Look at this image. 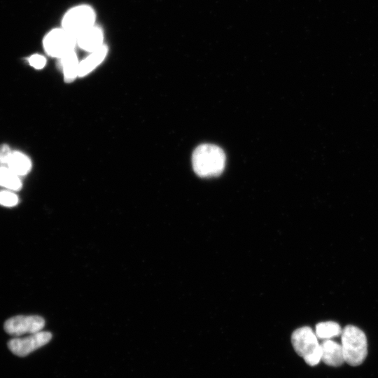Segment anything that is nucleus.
<instances>
[{
    "label": "nucleus",
    "instance_id": "obj_1",
    "mask_svg": "<svg viewBox=\"0 0 378 378\" xmlns=\"http://www.w3.org/2000/svg\"><path fill=\"white\" fill-rule=\"evenodd\" d=\"M194 172L200 177H212L222 173L225 165V155L218 146L204 144L198 146L192 157Z\"/></svg>",
    "mask_w": 378,
    "mask_h": 378
},
{
    "label": "nucleus",
    "instance_id": "obj_2",
    "mask_svg": "<svg viewBox=\"0 0 378 378\" xmlns=\"http://www.w3.org/2000/svg\"><path fill=\"white\" fill-rule=\"evenodd\" d=\"M341 342L345 362L351 366L362 364L368 354L365 332L357 326L347 325L342 329Z\"/></svg>",
    "mask_w": 378,
    "mask_h": 378
},
{
    "label": "nucleus",
    "instance_id": "obj_3",
    "mask_svg": "<svg viewBox=\"0 0 378 378\" xmlns=\"http://www.w3.org/2000/svg\"><path fill=\"white\" fill-rule=\"evenodd\" d=\"M291 343L296 353L309 365H316L321 361V344L310 327L302 326L294 330Z\"/></svg>",
    "mask_w": 378,
    "mask_h": 378
},
{
    "label": "nucleus",
    "instance_id": "obj_4",
    "mask_svg": "<svg viewBox=\"0 0 378 378\" xmlns=\"http://www.w3.org/2000/svg\"><path fill=\"white\" fill-rule=\"evenodd\" d=\"M76 44V36L63 28L52 30L43 40L46 52L59 58L73 51Z\"/></svg>",
    "mask_w": 378,
    "mask_h": 378
},
{
    "label": "nucleus",
    "instance_id": "obj_5",
    "mask_svg": "<svg viewBox=\"0 0 378 378\" xmlns=\"http://www.w3.org/2000/svg\"><path fill=\"white\" fill-rule=\"evenodd\" d=\"M95 14L88 6H79L69 10L62 20V27L76 36L94 26Z\"/></svg>",
    "mask_w": 378,
    "mask_h": 378
},
{
    "label": "nucleus",
    "instance_id": "obj_6",
    "mask_svg": "<svg viewBox=\"0 0 378 378\" xmlns=\"http://www.w3.org/2000/svg\"><path fill=\"white\" fill-rule=\"evenodd\" d=\"M51 339V332L41 330L23 338L16 337L9 340L8 347L13 354L24 357L48 344Z\"/></svg>",
    "mask_w": 378,
    "mask_h": 378
},
{
    "label": "nucleus",
    "instance_id": "obj_7",
    "mask_svg": "<svg viewBox=\"0 0 378 378\" xmlns=\"http://www.w3.org/2000/svg\"><path fill=\"white\" fill-rule=\"evenodd\" d=\"M45 321L40 316H16L8 318L4 323L5 331L13 336L39 332L44 327Z\"/></svg>",
    "mask_w": 378,
    "mask_h": 378
},
{
    "label": "nucleus",
    "instance_id": "obj_8",
    "mask_svg": "<svg viewBox=\"0 0 378 378\" xmlns=\"http://www.w3.org/2000/svg\"><path fill=\"white\" fill-rule=\"evenodd\" d=\"M321 360L329 366L339 367L345 362L342 345L331 340L321 344Z\"/></svg>",
    "mask_w": 378,
    "mask_h": 378
},
{
    "label": "nucleus",
    "instance_id": "obj_9",
    "mask_svg": "<svg viewBox=\"0 0 378 378\" xmlns=\"http://www.w3.org/2000/svg\"><path fill=\"white\" fill-rule=\"evenodd\" d=\"M103 32L92 26L76 36V44L87 51L93 52L103 46Z\"/></svg>",
    "mask_w": 378,
    "mask_h": 378
},
{
    "label": "nucleus",
    "instance_id": "obj_10",
    "mask_svg": "<svg viewBox=\"0 0 378 378\" xmlns=\"http://www.w3.org/2000/svg\"><path fill=\"white\" fill-rule=\"evenodd\" d=\"M108 52L106 46H102L79 62L78 76H84L92 71L105 58Z\"/></svg>",
    "mask_w": 378,
    "mask_h": 378
},
{
    "label": "nucleus",
    "instance_id": "obj_11",
    "mask_svg": "<svg viewBox=\"0 0 378 378\" xmlns=\"http://www.w3.org/2000/svg\"><path fill=\"white\" fill-rule=\"evenodd\" d=\"M6 164L11 171L19 176L27 174L31 167L29 158L24 153L18 151L11 153Z\"/></svg>",
    "mask_w": 378,
    "mask_h": 378
},
{
    "label": "nucleus",
    "instance_id": "obj_12",
    "mask_svg": "<svg viewBox=\"0 0 378 378\" xmlns=\"http://www.w3.org/2000/svg\"><path fill=\"white\" fill-rule=\"evenodd\" d=\"M59 59L64 80L66 83L72 82L78 76L79 62L76 54L73 50Z\"/></svg>",
    "mask_w": 378,
    "mask_h": 378
},
{
    "label": "nucleus",
    "instance_id": "obj_13",
    "mask_svg": "<svg viewBox=\"0 0 378 378\" xmlns=\"http://www.w3.org/2000/svg\"><path fill=\"white\" fill-rule=\"evenodd\" d=\"M342 332L340 324L332 321L320 322L316 324L315 329L317 337L323 340L341 335Z\"/></svg>",
    "mask_w": 378,
    "mask_h": 378
},
{
    "label": "nucleus",
    "instance_id": "obj_14",
    "mask_svg": "<svg viewBox=\"0 0 378 378\" xmlns=\"http://www.w3.org/2000/svg\"><path fill=\"white\" fill-rule=\"evenodd\" d=\"M0 186L11 190H18L22 188L19 176L8 167H0Z\"/></svg>",
    "mask_w": 378,
    "mask_h": 378
},
{
    "label": "nucleus",
    "instance_id": "obj_15",
    "mask_svg": "<svg viewBox=\"0 0 378 378\" xmlns=\"http://www.w3.org/2000/svg\"><path fill=\"white\" fill-rule=\"evenodd\" d=\"M18 203V196L10 191L0 192V204L4 206H14Z\"/></svg>",
    "mask_w": 378,
    "mask_h": 378
},
{
    "label": "nucleus",
    "instance_id": "obj_16",
    "mask_svg": "<svg viewBox=\"0 0 378 378\" xmlns=\"http://www.w3.org/2000/svg\"><path fill=\"white\" fill-rule=\"evenodd\" d=\"M29 62L31 66L40 69L46 65V59L42 55H34L29 58Z\"/></svg>",
    "mask_w": 378,
    "mask_h": 378
},
{
    "label": "nucleus",
    "instance_id": "obj_17",
    "mask_svg": "<svg viewBox=\"0 0 378 378\" xmlns=\"http://www.w3.org/2000/svg\"><path fill=\"white\" fill-rule=\"evenodd\" d=\"M12 151L8 145H2L0 146V162L6 164L9 156Z\"/></svg>",
    "mask_w": 378,
    "mask_h": 378
}]
</instances>
